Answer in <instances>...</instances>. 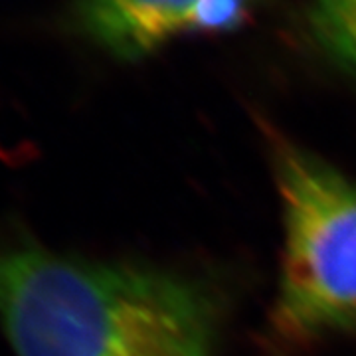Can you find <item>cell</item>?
<instances>
[{"mask_svg": "<svg viewBox=\"0 0 356 356\" xmlns=\"http://www.w3.org/2000/svg\"><path fill=\"white\" fill-rule=\"evenodd\" d=\"M0 329L14 356H214L218 305L168 269L0 243Z\"/></svg>", "mask_w": 356, "mask_h": 356, "instance_id": "6da1fadb", "label": "cell"}, {"mask_svg": "<svg viewBox=\"0 0 356 356\" xmlns=\"http://www.w3.org/2000/svg\"><path fill=\"white\" fill-rule=\"evenodd\" d=\"M283 204V261L273 327L307 343L356 329V182L325 159L273 137Z\"/></svg>", "mask_w": 356, "mask_h": 356, "instance_id": "7a4b0ae2", "label": "cell"}, {"mask_svg": "<svg viewBox=\"0 0 356 356\" xmlns=\"http://www.w3.org/2000/svg\"><path fill=\"white\" fill-rule=\"evenodd\" d=\"M264 0H76L74 24L119 60L135 62L168 42L243 24Z\"/></svg>", "mask_w": 356, "mask_h": 356, "instance_id": "3957f363", "label": "cell"}, {"mask_svg": "<svg viewBox=\"0 0 356 356\" xmlns=\"http://www.w3.org/2000/svg\"><path fill=\"white\" fill-rule=\"evenodd\" d=\"M307 26L318 50L356 76V0H309Z\"/></svg>", "mask_w": 356, "mask_h": 356, "instance_id": "277c9868", "label": "cell"}]
</instances>
